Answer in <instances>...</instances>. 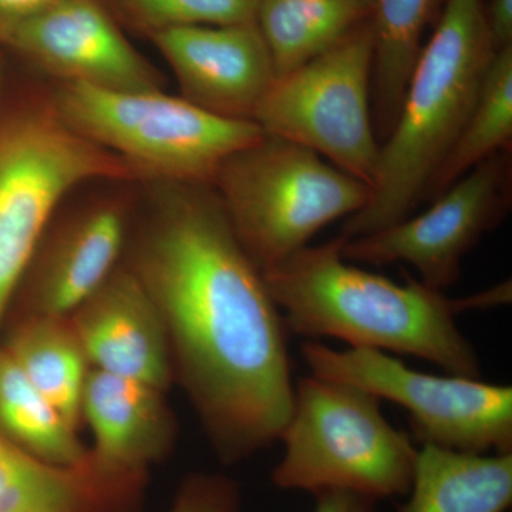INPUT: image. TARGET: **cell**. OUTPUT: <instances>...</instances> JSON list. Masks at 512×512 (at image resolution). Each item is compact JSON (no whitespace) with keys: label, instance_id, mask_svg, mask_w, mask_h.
<instances>
[{"label":"cell","instance_id":"18","mask_svg":"<svg viewBox=\"0 0 512 512\" xmlns=\"http://www.w3.org/2000/svg\"><path fill=\"white\" fill-rule=\"evenodd\" d=\"M2 346L37 390L79 431L84 386L92 367L70 316L13 319Z\"/></svg>","mask_w":512,"mask_h":512},{"label":"cell","instance_id":"13","mask_svg":"<svg viewBox=\"0 0 512 512\" xmlns=\"http://www.w3.org/2000/svg\"><path fill=\"white\" fill-rule=\"evenodd\" d=\"M148 39L170 64L185 100L225 119L254 121L276 77L255 22L167 29Z\"/></svg>","mask_w":512,"mask_h":512},{"label":"cell","instance_id":"28","mask_svg":"<svg viewBox=\"0 0 512 512\" xmlns=\"http://www.w3.org/2000/svg\"><path fill=\"white\" fill-rule=\"evenodd\" d=\"M106 2H107V0H106Z\"/></svg>","mask_w":512,"mask_h":512},{"label":"cell","instance_id":"2","mask_svg":"<svg viewBox=\"0 0 512 512\" xmlns=\"http://www.w3.org/2000/svg\"><path fill=\"white\" fill-rule=\"evenodd\" d=\"M345 235L305 247L262 272L286 329L338 338L350 348L420 357L450 375L480 377V359L456 323L461 299L407 275L396 284L342 254Z\"/></svg>","mask_w":512,"mask_h":512},{"label":"cell","instance_id":"27","mask_svg":"<svg viewBox=\"0 0 512 512\" xmlns=\"http://www.w3.org/2000/svg\"><path fill=\"white\" fill-rule=\"evenodd\" d=\"M313 512H375L376 500L350 491L330 490L315 494Z\"/></svg>","mask_w":512,"mask_h":512},{"label":"cell","instance_id":"21","mask_svg":"<svg viewBox=\"0 0 512 512\" xmlns=\"http://www.w3.org/2000/svg\"><path fill=\"white\" fill-rule=\"evenodd\" d=\"M0 431L32 456L57 466L79 463L89 453L79 431L37 390L2 345Z\"/></svg>","mask_w":512,"mask_h":512},{"label":"cell","instance_id":"7","mask_svg":"<svg viewBox=\"0 0 512 512\" xmlns=\"http://www.w3.org/2000/svg\"><path fill=\"white\" fill-rule=\"evenodd\" d=\"M212 190L262 272L308 247L326 225L365 208L372 195L315 151L268 134L232 154Z\"/></svg>","mask_w":512,"mask_h":512},{"label":"cell","instance_id":"4","mask_svg":"<svg viewBox=\"0 0 512 512\" xmlns=\"http://www.w3.org/2000/svg\"><path fill=\"white\" fill-rule=\"evenodd\" d=\"M140 181L116 154L80 136L52 92L0 114V329L33 252L56 212L90 181Z\"/></svg>","mask_w":512,"mask_h":512},{"label":"cell","instance_id":"12","mask_svg":"<svg viewBox=\"0 0 512 512\" xmlns=\"http://www.w3.org/2000/svg\"><path fill=\"white\" fill-rule=\"evenodd\" d=\"M106 0H55L13 29L0 47L57 83L114 92L161 89V74L131 45Z\"/></svg>","mask_w":512,"mask_h":512},{"label":"cell","instance_id":"19","mask_svg":"<svg viewBox=\"0 0 512 512\" xmlns=\"http://www.w3.org/2000/svg\"><path fill=\"white\" fill-rule=\"evenodd\" d=\"M369 16L370 0H259L255 23L278 77L322 55Z\"/></svg>","mask_w":512,"mask_h":512},{"label":"cell","instance_id":"20","mask_svg":"<svg viewBox=\"0 0 512 512\" xmlns=\"http://www.w3.org/2000/svg\"><path fill=\"white\" fill-rule=\"evenodd\" d=\"M446 0H370L377 128L384 137L399 116L423 47L424 30L437 22Z\"/></svg>","mask_w":512,"mask_h":512},{"label":"cell","instance_id":"1","mask_svg":"<svg viewBox=\"0 0 512 512\" xmlns=\"http://www.w3.org/2000/svg\"><path fill=\"white\" fill-rule=\"evenodd\" d=\"M124 264L156 303L174 380L222 463L279 441L295 393L288 329L217 192L161 184Z\"/></svg>","mask_w":512,"mask_h":512},{"label":"cell","instance_id":"8","mask_svg":"<svg viewBox=\"0 0 512 512\" xmlns=\"http://www.w3.org/2000/svg\"><path fill=\"white\" fill-rule=\"evenodd\" d=\"M372 84L373 37L367 20L322 55L275 77L254 121L268 136L315 151L372 190L380 156L370 109Z\"/></svg>","mask_w":512,"mask_h":512},{"label":"cell","instance_id":"24","mask_svg":"<svg viewBox=\"0 0 512 512\" xmlns=\"http://www.w3.org/2000/svg\"><path fill=\"white\" fill-rule=\"evenodd\" d=\"M238 484L224 474L192 473L181 481L168 512H239Z\"/></svg>","mask_w":512,"mask_h":512},{"label":"cell","instance_id":"26","mask_svg":"<svg viewBox=\"0 0 512 512\" xmlns=\"http://www.w3.org/2000/svg\"><path fill=\"white\" fill-rule=\"evenodd\" d=\"M55 0H0V40Z\"/></svg>","mask_w":512,"mask_h":512},{"label":"cell","instance_id":"22","mask_svg":"<svg viewBox=\"0 0 512 512\" xmlns=\"http://www.w3.org/2000/svg\"><path fill=\"white\" fill-rule=\"evenodd\" d=\"M512 144V46L495 53L480 96L453 147L431 175L423 201H433L464 174Z\"/></svg>","mask_w":512,"mask_h":512},{"label":"cell","instance_id":"6","mask_svg":"<svg viewBox=\"0 0 512 512\" xmlns=\"http://www.w3.org/2000/svg\"><path fill=\"white\" fill-rule=\"evenodd\" d=\"M52 97L73 130L120 157L140 181L212 187L221 165L265 134L255 121L225 119L163 89L57 83Z\"/></svg>","mask_w":512,"mask_h":512},{"label":"cell","instance_id":"11","mask_svg":"<svg viewBox=\"0 0 512 512\" xmlns=\"http://www.w3.org/2000/svg\"><path fill=\"white\" fill-rule=\"evenodd\" d=\"M133 225L126 195H96L60 207L33 252L8 316H69L123 264Z\"/></svg>","mask_w":512,"mask_h":512},{"label":"cell","instance_id":"25","mask_svg":"<svg viewBox=\"0 0 512 512\" xmlns=\"http://www.w3.org/2000/svg\"><path fill=\"white\" fill-rule=\"evenodd\" d=\"M485 19L495 52L512 46V0H485Z\"/></svg>","mask_w":512,"mask_h":512},{"label":"cell","instance_id":"10","mask_svg":"<svg viewBox=\"0 0 512 512\" xmlns=\"http://www.w3.org/2000/svg\"><path fill=\"white\" fill-rule=\"evenodd\" d=\"M511 204L512 156L504 150L464 174L423 214L346 239L342 254L367 265L403 262L424 285L444 292L460 278L464 256L507 218Z\"/></svg>","mask_w":512,"mask_h":512},{"label":"cell","instance_id":"15","mask_svg":"<svg viewBox=\"0 0 512 512\" xmlns=\"http://www.w3.org/2000/svg\"><path fill=\"white\" fill-rule=\"evenodd\" d=\"M147 484L148 471L110 466L90 448L57 466L0 431V512H141Z\"/></svg>","mask_w":512,"mask_h":512},{"label":"cell","instance_id":"5","mask_svg":"<svg viewBox=\"0 0 512 512\" xmlns=\"http://www.w3.org/2000/svg\"><path fill=\"white\" fill-rule=\"evenodd\" d=\"M272 471L282 490L350 491L402 497L412 487L417 450L380 410V399L353 384L316 375L295 383L291 416Z\"/></svg>","mask_w":512,"mask_h":512},{"label":"cell","instance_id":"23","mask_svg":"<svg viewBox=\"0 0 512 512\" xmlns=\"http://www.w3.org/2000/svg\"><path fill=\"white\" fill-rule=\"evenodd\" d=\"M259 0H107L121 25L144 36L192 26L255 22Z\"/></svg>","mask_w":512,"mask_h":512},{"label":"cell","instance_id":"16","mask_svg":"<svg viewBox=\"0 0 512 512\" xmlns=\"http://www.w3.org/2000/svg\"><path fill=\"white\" fill-rule=\"evenodd\" d=\"M165 393L141 380L90 369L82 421L92 430L94 456L111 466L144 471L170 456L178 423Z\"/></svg>","mask_w":512,"mask_h":512},{"label":"cell","instance_id":"14","mask_svg":"<svg viewBox=\"0 0 512 512\" xmlns=\"http://www.w3.org/2000/svg\"><path fill=\"white\" fill-rule=\"evenodd\" d=\"M69 316L92 369L141 380L164 392L173 386V356L163 319L124 261Z\"/></svg>","mask_w":512,"mask_h":512},{"label":"cell","instance_id":"9","mask_svg":"<svg viewBox=\"0 0 512 512\" xmlns=\"http://www.w3.org/2000/svg\"><path fill=\"white\" fill-rule=\"evenodd\" d=\"M313 375L353 384L406 409L421 444L473 454L512 453V389L478 377L436 376L375 349L302 346Z\"/></svg>","mask_w":512,"mask_h":512},{"label":"cell","instance_id":"3","mask_svg":"<svg viewBox=\"0 0 512 512\" xmlns=\"http://www.w3.org/2000/svg\"><path fill=\"white\" fill-rule=\"evenodd\" d=\"M485 0H446L421 47L396 123L380 146L372 195L346 218V238L362 237L410 217L431 175L476 106L495 56Z\"/></svg>","mask_w":512,"mask_h":512},{"label":"cell","instance_id":"17","mask_svg":"<svg viewBox=\"0 0 512 512\" xmlns=\"http://www.w3.org/2000/svg\"><path fill=\"white\" fill-rule=\"evenodd\" d=\"M409 495L399 512H505L512 501V453L421 444Z\"/></svg>","mask_w":512,"mask_h":512}]
</instances>
